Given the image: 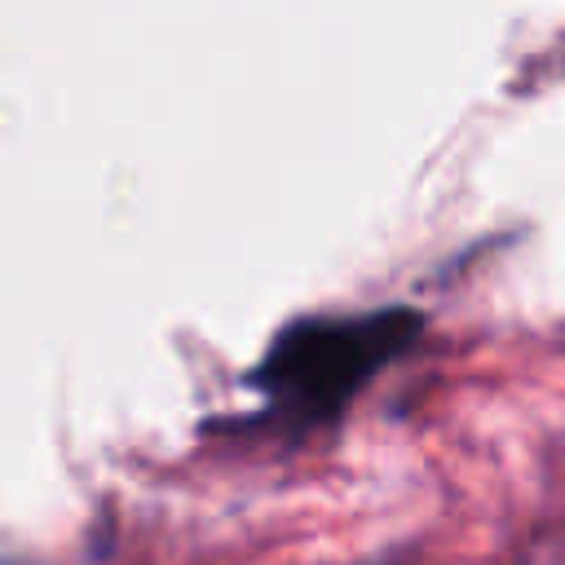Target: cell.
<instances>
[{"mask_svg":"<svg viewBox=\"0 0 565 565\" xmlns=\"http://www.w3.org/2000/svg\"><path fill=\"white\" fill-rule=\"evenodd\" d=\"M424 331L428 313L415 305L287 318L243 375L247 393L260 402L247 424H274L291 437L331 428L380 371L402 362L424 340Z\"/></svg>","mask_w":565,"mask_h":565,"instance_id":"obj_1","label":"cell"},{"mask_svg":"<svg viewBox=\"0 0 565 565\" xmlns=\"http://www.w3.org/2000/svg\"><path fill=\"white\" fill-rule=\"evenodd\" d=\"M340 565H402L397 556H366V561H340Z\"/></svg>","mask_w":565,"mask_h":565,"instance_id":"obj_2","label":"cell"}]
</instances>
